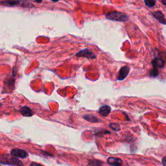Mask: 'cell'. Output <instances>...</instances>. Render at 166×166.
<instances>
[{
	"instance_id": "6da1fadb",
	"label": "cell",
	"mask_w": 166,
	"mask_h": 166,
	"mask_svg": "<svg viewBox=\"0 0 166 166\" xmlns=\"http://www.w3.org/2000/svg\"><path fill=\"white\" fill-rule=\"evenodd\" d=\"M106 18L110 20L116 22H125L128 19V17L125 14L117 11H112L106 15Z\"/></svg>"
},
{
	"instance_id": "7a4b0ae2",
	"label": "cell",
	"mask_w": 166,
	"mask_h": 166,
	"mask_svg": "<svg viewBox=\"0 0 166 166\" xmlns=\"http://www.w3.org/2000/svg\"><path fill=\"white\" fill-rule=\"evenodd\" d=\"M1 163L2 164H7L12 166H23V163L19 161L18 159L15 158H1Z\"/></svg>"
},
{
	"instance_id": "3957f363",
	"label": "cell",
	"mask_w": 166,
	"mask_h": 166,
	"mask_svg": "<svg viewBox=\"0 0 166 166\" xmlns=\"http://www.w3.org/2000/svg\"><path fill=\"white\" fill-rule=\"evenodd\" d=\"M76 56L78 57H85L90 59H94L96 58V56L94 53L90 51L88 49H84L80 51L79 52L76 54Z\"/></svg>"
},
{
	"instance_id": "277c9868",
	"label": "cell",
	"mask_w": 166,
	"mask_h": 166,
	"mask_svg": "<svg viewBox=\"0 0 166 166\" xmlns=\"http://www.w3.org/2000/svg\"><path fill=\"white\" fill-rule=\"evenodd\" d=\"M11 155L19 158H25L28 156V153L26 151L19 149H14L10 152Z\"/></svg>"
},
{
	"instance_id": "5b68a950",
	"label": "cell",
	"mask_w": 166,
	"mask_h": 166,
	"mask_svg": "<svg viewBox=\"0 0 166 166\" xmlns=\"http://www.w3.org/2000/svg\"><path fill=\"white\" fill-rule=\"evenodd\" d=\"M129 71H130V68H129L128 66L122 67L119 70V74H118L117 80H119V81L124 80L128 75Z\"/></svg>"
},
{
	"instance_id": "8992f818",
	"label": "cell",
	"mask_w": 166,
	"mask_h": 166,
	"mask_svg": "<svg viewBox=\"0 0 166 166\" xmlns=\"http://www.w3.org/2000/svg\"><path fill=\"white\" fill-rule=\"evenodd\" d=\"M152 65L154 68H162L165 66V63L161 58H155L152 60Z\"/></svg>"
},
{
	"instance_id": "52a82bcc",
	"label": "cell",
	"mask_w": 166,
	"mask_h": 166,
	"mask_svg": "<svg viewBox=\"0 0 166 166\" xmlns=\"http://www.w3.org/2000/svg\"><path fill=\"white\" fill-rule=\"evenodd\" d=\"M98 112H99V113L102 116L106 117L108 116V114L110 113L111 107L108 105H103L102 106H101Z\"/></svg>"
},
{
	"instance_id": "ba28073f",
	"label": "cell",
	"mask_w": 166,
	"mask_h": 166,
	"mask_svg": "<svg viewBox=\"0 0 166 166\" xmlns=\"http://www.w3.org/2000/svg\"><path fill=\"white\" fill-rule=\"evenodd\" d=\"M107 163L112 166H122V160L119 158H115V157H110L107 159Z\"/></svg>"
},
{
	"instance_id": "9c48e42d",
	"label": "cell",
	"mask_w": 166,
	"mask_h": 166,
	"mask_svg": "<svg viewBox=\"0 0 166 166\" xmlns=\"http://www.w3.org/2000/svg\"><path fill=\"white\" fill-rule=\"evenodd\" d=\"M19 111H20L21 114L25 117H31L34 114L33 111L29 107H28V106H23V107L20 108Z\"/></svg>"
},
{
	"instance_id": "30bf717a",
	"label": "cell",
	"mask_w": 166,
	"mask_h": 166,
	"mask_svg": "<svg viewBox=\"0 0 166 166\" xmlns=\"http://www.w3.org/2000/svg\"><path fill=\"white\" fill-rule=\"evenodd\" d=\"M153 15L156 19H158L160 23L164 25L166 24V19L165 18V16L161 12H160V11H156V12H154L153 13Z\"/></svg>"
},
{
	"instance_id": "8fae6325",
	"label": "cell",
	"mask_w": 166,
	"mask_h": 166,
	"mask_svg": "<svg viewBox=\"0 0 166 166\" xmlns=\"http://www.w3.org/2000/svg\"><path fill=\"white\" fill-rule=\"evenodd\" d=\"M83 118L84 119H86L87 121H88V122H99V119L97 117H95L94 115H91V114H86L84 115L83 116Z\"/></svg>"
},
{
	"instance_id": "7c38bea8",
	"label": "cell",
	"mask_w": 166,
	"mask_h": 166,
	"mask_svg": "<svg viewBox=\"0 0 166 166\" xmlns=\"http://www.w3.org/2000/svg\"><path fill=\"white\" fill-rule=\"evenodd\" d=\"M88 164L90 166H101L103 165V162L98 160H89Z\"/></svg>"
},
{
	"instance_id": "4fadbf2b",
	"label": "cell",
	"mask_w": 166,
	"mask_h": 166,
	"mask_svg": "<svg viewBox=\"0 0 166 166\" xmlns=\"http://www.w3.org/2000/svg\"><path fill=\"white\" fill-rule=\"evenodd\" d=\"M20 3V1H1V4H4L7 6H15V5H19Z\"/></svg>"
},
{
	"instance_id": "5bb4252c",
	"label": "cell",
	"mask_w": 166,
	"mask_h": 166,
	"mask_svg": "<svg viewBox=\"0 0 166 166\" xmlns=\"http://www.w3.org/2000/svg\"><path fill=\"white\" fill-rule=\"evenodd\" d=\"M149 75L152 77H156L158 75V71L156 68L153 67V69L150 70L149 72Z\"/></svg>"
},
{
	"instance_id": "9a60e30c",
	"label": "cell",
	"mask_w": 166,
	"mask_h": 166,
	"mask_svg": "<svg viewBox=\"0 0 166 166\" xmlns=\"http://www.w3.org/2000/svg\"><path fill=\"white\" fill-rule=\"evenodd\" d=\"M145 4L148 7H153L156 4V1L153 0H146L145 1Z\"/></svg>"
},
{
	"instance_id": "2e32d148",
	"label": "cell",
	"mask_w": 166,
	"mask_h": 166,
	"mask_svg": "<svg viewBox=\"0 0 166 166\" xmlns=\"http://www.w3.org/2000/svg\"><path fill=\"white\" fill-rule=\"evenodd\" d=\"M110 127L115 131H119L120 130V126L119 125L117 124V123H111V124L110 125Z\"/></svg>"
},
{
	"instance_id": "e0dca14e",
	"label": "cell",
	"mask_w": 166,
	"mask_h": 166,
	"mask_svg": "<svg viewBox=\"0 0 166 166\" xmlns=\"http://www.w3.org/2000/svg\"><path fill=\"white\" fill-rule=\"evenodd\" d=\"M30 166H44V165H40V164H37V163L33 162V163H31V164Z\"/></svg>"
},
{
	"instance_id": "ac0fdd59",
	"label": "cell",
	"mask_w": 166,
	"mask_h": 166,
	"mask_svg": "<svg viewBox=\"0 0 166 166\" xmlns=\"http://www.w3.org/2000/svg\"><path fill=\"white\" fill-rule=\"evenodd\" d=\"M162 162L165 165H166V156L164 157V158H162Z\"/></svg>"
},
{
	"instance_id": "d6986e66",
	"label": "cell",
	"mask_w": 166,
	"mask_h": 166,
	"mask_svg": "<svg viewBox=\"0 0 166 166\" xmlns=\"http://www.w3.org/2000/svg\"><path fill=\"white\" fill-rule=\"evenodd\" d=\"M161 3L164 5H166V0H164V1H161Z\"/></svg>"
}]
</instances>
